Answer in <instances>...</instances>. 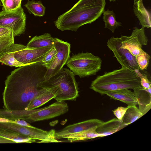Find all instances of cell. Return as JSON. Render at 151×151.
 Returning a JSON list of instances; mask_svg holds the SVG:
<instances>
[{"label": "cell", "mask_w": 151, "mask_h": 151, "mask_svg": "<svg viewBox=\"0 0 151 151\" xmlns=\"http://www.w3.org/2000/svg\"><path fill=\"white\" fill-rule=\"evenodd\" d=\"M47 70L41 62H38L19 67L12 71L5 81L4 109L25 110L35 96L46 90L38 84L45 80Z\"/></svg>", "instance_id": "1"}, {"label": "cell", "mask_w": 151, "mask_h": 151, "mask_svg": "<svg viewBox=\"0 0 151 151\" xmlns=\"http://www.w3.org/2000/svg\"><path fill=\"white\" fill-rule=\"evenodd\" d=\"M106 0H79L69 10L54 21L61 31H76L81 26L91 24L100 17L105 11Z\"/></svg>", "instance_id": "2"}, {"label": "cell", "mask_w": 151, "mask_h": 151, "mask_svg": "<svg viewBox=\"0 0 151 151\" xmlns=\"http://www.w3.org/2000/svg\"><path fill=\"white\" fill-rule=\"evenodd\" d=\"M141 87L140 78L136 72L122 68L98 76L92 81L90 88L104 95L108 91L124 89L133 90Z\"/></svg>", "instance_id": "3"}, {"label": "cell", "mask_w": 151, "mask_h": 151, "mask_svg": "<svg viewBox=\"0 0 151 151\" xmlns=\"http://www.w3.org/2000/svg\"><path fill=\"white\" fill-rule=\"evenodd\" d=\"M75 76L71 70L63 68L48 79L39 83L38 86L53 93L57 101L74 100L79 96Z\"/></svg>", "instance_id": "4"}, {"label": "cell", "mask_w": 151, "mask_h": 151, "mask_svg": "<svg viewBox=\"0 0 151 151\" xmlns=\"http://www.w3.org/2000/svg\"><path fill=\"white\" fill-rule=\"evenodd\" d=\"M68 109V106L65 102L57 101L40 109L14 111L12 116L14 119L23 120L31 123L59 116L66 113Z\"/></svg>", "instance_id": "5"}, {"label": "cell", "mask_w": 151, "mask_h": 151, "mask_svg": "<svg viewBox=\"0 0 151 151\" xmlns=\"http://www.w3.org/2000/svg\"><path fill=\"white\" fill-rule=\"evenodd\" d=\"M102 61L92 53L81 52L70 57L66 64L75 75L83 78L95 75L101 69Z\"/></svg>", "instance_id": "6"}, {"label": "cell", "mask_w": 151, "mask_h": 151, "mask_svg": "<svg viewBox=\"0 0 151 151\" xmlns=\"http://www.w3.org/2000/svg\"><path fill=\"white\" fill-rule=\"evenodd\" d=\"M26 16L21 6L12 11L0 12V27L10 29L14 36L23 34L26 29Z\"/></svg>", "instance_id": "7"}, {"label": "cell", "mask_w": 151, "mask_h": 151, "mask_svg": "<svg viewBox=\"0 0 151 151\" xmlns=\"http://www.w3.org/2000/svg\"><path fill=\"white\" fill-rule=\"evenodd\" d=\"M54 46L47 47L32 49L20 44L13 43L9 48L14 53V57L24 65L41 62L44 57Z\"/></svg>", "instance_id": "8"}, {"label": "cell", "mask_w": 151, "mask_h": 151, "mask_svg": "<svg viewBox=\"0 0 151 151\" xmlns=\"http://www.w3.org/2000/svg\"><path fill=\"white\" fill-rule=\"evenodd\" d=\"M107 45L113 52L114 57L120 64L122 68L129 69L136 73L140 70L135 56L127 50L122 47L120 38L114 37H111L107 41Z\"/></svg>", "instance_id": "9"}, {"label": "cell", "mask_w": 151, "mask_h": 151, "mask_svg": "<svg viewBox=\"0 0 151 151\" xmlns=\"http://www.w3.org/2000/svg\"><path fill=\"white\" fill-rule=\"evenodd\" d=\"M53 46L57 50L56 56L45 76V80L58 73L65 64L70 58V44L58 38H55Z\"/></svg>", "instance_id": "10"}, {"label": "cell", "mask_w": 151, "mask_h": 151, "mask_svg": "<svg viewBox=\"0 0 151 151\" xmlns=\"http://www.w3.org/2000/svg\"><path fill=\"white\" fill-rule=\"evenodd\" d=\"M120 38L122 47L127 50L135 57L143 50L142 45H147L148 40L145 28L142 27L140 29L135 27L130 36L121 35Z\"/></svg>", "instance_id": "11"}, {"label": "cell", "mask_w": 151, "mask_h": 151, "mask_svg": "<svg viewBox=\"0 0 151 151\" xmlns=\"http://www.w3.org/2000/svg\"><path fill=\"white\" fill-rule=\"evenodd\" d=\"M104 122L98 119H93L70 125L55 132V137L56 139L67 138L70 135L98 127Z\"/></svg>", "instance_id": "12"}, {"label": "cell", "mask_w": 151, "mask_h": 151, "mask_svg": "<svg viewBox=\"0 0 151 151\" xmlns=\"http://www.w3.org/2000/svg\"><path fill=\"white\" fill-rule=\"evenodd\" d=\"M0 129L28 136L35 139H38L41 134L39 128L23 126L13 123L0 121Z\"/></svg>", "instance_id": "13"}, {"label": "cell", "mask_w": 151, "mask_h": 151, "mask_svg": "<svg viewBox=\"0 0 151 151\" xmlns=\"http://www.w3.org/2000/svg\"><path fill=\"white\" fill-rule=\"evenodd\" d=\"M133 90L137 101L139 109L144 115L151 107V87L144 89L141 87Z\"/></svg>", "instance_id": "14"}, {"label": "cell", "mask_w": 151, "mask_h": 151, "mask_svg": "<svg viewBox=\"0 0 151 151\" xmlns=\"http://www.w3.org/2000/svg\"><path fill=\"white\" fill-rule=\"evenodd\" d=\"M111 99L120 101L126 104L128 106H136L137 101L134 92L128 89H124L108 91L106 93Z\"/></svg>", "instance_id": "15"}, {"label": "cell", "mask_w": 151, "mask_h": 151, "mask_svg": "<svg viewBox=\"0 0 151 151\" xmlns=\"http://www.w3.org/2000/svg\"><path fill=\"white\" fill-rule=\"evenodd\" d=\"M134 14L139 21V24L145 28L151 27V13L145 7L142 0H134L133 5Z\"/></svg>", "instance_id": "16"}, {"label": "cell", "mask_w": 151, "mask_h": 151, "mask_svg": "<svg viewBox=\"0 0 151 151\" xmlns=\"http://www.w3.org/2000/svg\"><path fill=\"white\" fill-rule=\"evenodd\" d=\"M125 127L122 120L114 118L104 122L97 127L96 131L97 133L101 134L102 137H104L116 132Z\"/></svg>", "instance_id": "17"}, {"label": "cell", "mask_w": 151, "mask_h": 151, "mask_svg": "<svg viewBox=\"0 0 151 151\" xmlns=\"http://www.w3.org/2000/svg\"><path fill=\"white\" fill-rule=\"evenodd\" d=\"M55 38L48 33L44 34L39 36L34 37L29 41L26 46L32 49L41 48L53 46Z\"/></svg>", "instance_id": "18"}, {"label": "cell", "mask_w": 151, "mask_h": 151, "mask_svg": "<svg viewBox=\"0 0 151 151\" xmlns=\"http://www.w3.org/2000/svg\"><path fill=\"white\" fill-rule=\"evenodd\" d=\"M14 35L12 32L6 27H0V57L14 43Z\"/></svg>", "instance_id": "19"}, {"label": "cell", "mask_w": 151, "mask_h": 151, "mask_svg": "<svg viewBox=\"0 0 151 151\" xmlns=\"http://www.w3.org/2000/svg\"><path fill=\"white\" fill-rule=\"evenodd\" d=\"M55 97L53 93L46 90L35 96L30 101L25 110H31L37 109L54 99Z\"/></svg>", "instance_id": "20"}, {"label": "cell", "mask_w": 151, "mask_h": 151, "mask_svg": "<svg viewBox=\"0 0 151 151\" xmlns=\"http://www.w3.org/2000/svg\"><path fill=\"white\" fill-rule=\"evenodd\" d=\"M95 127L82 132L69 135L67 138L68 141L73 142L81 140H86L98 137H102L101 134L96 131Z\"/></svg>", "instance_id": "21"}, {"label": "cell", "mask_w": 151, "mask_h": 151, "mask_svg": "<svg viewBox=\"0 0 151 151\" xmlns=\"http://www.w3.org/2000/svg\"><path fill=\"white\" fill-rule=\"evenodd\" d=\"M0 136L11 140L15 143H32L36 139L28 136L21 135L9 131L0 129Z\"/></svg>", "instance_id": "22"}, {"label": "cell", "mask_w": 151, "mask_h": 151, "mask_svg": "<svg viewBox=\"0 0 151 151\" xmlns=\"http://www.w3.org/2000/svg\"><path fill=\"white\" fill-rule=\"evenodd\" d=\"M127 107V109L122 120L123 125L125 127L134 122L144 115L136 106Z\"/></svg>", "instance_id": "23"}, {"label": "cell", "mask_w": 151, "mask_h": 151, "mask_svg": "<svg viewBox=\"0 0 151 151\" xmlns=\"http://www.w3.org/2000/svg\"><path fill=\"white\" fill-rule=\"evenodd\" d=\"M103 14L105 28L109 29L113 33L116 28L122 26V23L116 20L115 14L113 10L107 9L104 11Z\"/></svg>", "instance_id": "24"}, {"label": "cell", "mask_w": 151, "mask_h": 151, "mask_svg": "<svg viewBox=\"0 0 151 151\" xmlns=\"http://www.w3.org/2000/svg\"><path fill=\"white\" fill-rule=\"evenodd\" d=\"M24 6L26 8L30 14L35 16L41 17L45 15V7L40 1L28 0Z\"/></svg>", "instance_id": "25"}, {"label": "cell", "mask_w": 151, "mask_h": 151, "mask_svg": "<svg viewBox=\"0 0 151 151\" xmlns=\"http://www.w3.org/2000/svg\"><path fill=\"white\" fill-rule=\"evenodd\" d=\"M0 62L11 66L19 67L24 65L17 60L14 57V52L9 48L1 57Z\"/></svg>", "instance_id": "26"}, {"label": "cell", "mask_w": 151, "mask_h": 151, "mask_svg": "<svg viewBox=\"0 0 151 151\" xmlns=\"http://www.w3.org/2000/svg\"><path fill=\"white\" fill-rule=\"evenodd\" d=\"M135 57L139 69L143 71L146 70L148 66L150 58L149 55L142 50Z\"/></svg>", "instance_id": "27"}, {"label": "cell", "mask_w": 151, "mask_h": 151, "mask_svg": "<svg viewBox=\"0 0 151 151\" xmlns=\"http://www.w3.org/2000/svg\"><path fill=\"white\" fill-rule=\"evenodd\" d=\"M57 53V50L54 46L44 57L41 62L43 66L46 67L47 69L50 66L51 63L55 59Z\"/></svg>", "instance_id": "28"}, {"label": "cell", "mask_w": 151, "mask_h": 151, "mask_svg": "<svg viewBox=\"0 0 151 151\" xmlns=\"http://www.w3.org/2000/svg\"><path fill=\"white\" fill-rule=\"evenodd\" d=\"M3 6V10L7 11L14 10L19 6L14 0H0Z\"/></svg>", "instance_id": "29"}, {"label": "cell", "mask_w": 151, "mask_h": 151, "mask_svg": "<svg viewBox=\"0 0 151 151\" xmlns=\"http://www.w3.org/2000/svg\"><path fill=\"white\" fill-rule=\"evenodd\" d=\"M140 79V84L144 89H147L151 87V82L149 80L146 74L141 73L140 71L137 73Z\"/></svg>", "instance_id": "30"}, {"label": "cell", "mask_w": 151, "mask_h": 151, "mask_svg": "<svg viewBox=\"0 0 151 151\" xmlns=\"http://www.w3.org/2000/svg\"><path fill=\"white\" fill-rule=\"evenodd\" d=\"M127 109V107L119 106L112 111L116 118L122 120Z\"/></svg>", "instance_id": "31"}, {"label": "cell", "mask_w": 151, "mask_h": 151, "mask_svg": "<svg viewBox=\"0 0 151 151\" xmlns=\"http://www.w3.org/2000/svg\"><path fill=\"white\" fill-rule=\"evenodd\" d=\"M0 143H15L13 141L0 136Z\"/></svg>", "instance_id": "32"}, {"label": "cell", "mask_w": 151, "mask_h": 151, "mask_svg": "<svg viewBox=\"0 0 151 151\" xmlns=\"http://www.w3.org/2000/svg\"><path fill=\"white\" fill-rule=\"evenodd\" d=\"M19 6H21V3L22 0H14Z\"/></svg>", "instance_id": "33"}, {"label": "cell", "mask_w": 151, "mask_h": 151, "mask_svg": "<svg viewBox=\"0 0 151 151\" xmlns=\"http://www.w3.org/2000/svg\"><path fill=\"white\" fill-rule=\"evenodd\" d=\"M110 1H113V0H109Z\"/></svg>", "instance_id": "34"}, {"label": "cell", "mask_w": 151, "mask_h": 151, "mask_svg": "<svg viewBox=\"0 0 151 151\" xmlns=\"http://www.w3.org/2000/svg\"><path fill=\"white\" fill-rule=\"evenodd\" d=\"M1 6V2H0V6Z\"/></svg>", "instance_id": "35"}, {"label": "cell", "mask_w": 151, "mask_h": 151, "mask_svg": "<svg viewBox=\"0 0 151 151\" xmlns=\"http://www.w3.org/2000/svg\"><path fill=\"white\" fill-rule=\"evenodd\" d=\"M116 0H113V1H115Z\"/></svg>", "instance_id": "36"}]
</instances>
